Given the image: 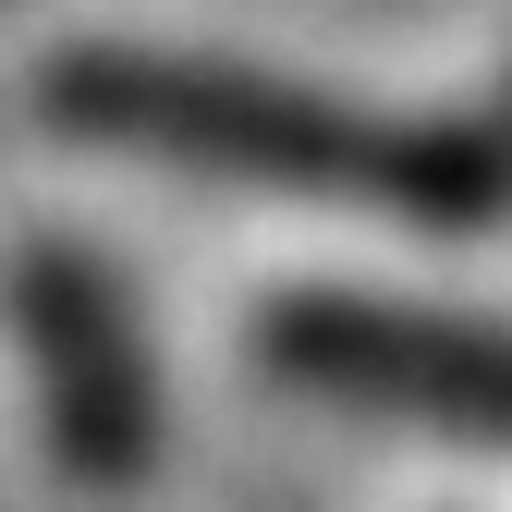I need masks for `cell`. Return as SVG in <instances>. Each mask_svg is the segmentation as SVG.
Masks as SVG:
<instances>
[{"label":"cell","instance_id":"2","mask_svg":"<svg viewBox=\"0 0 512 512\" xmlns=\"http://www.w3.org/2000/svg\"><path fill=\"white\" fill-rule=\"evenodd\" d=\"M269 378L354 415H403L439 439H488L512 452V330L476 317H415V305H366V293H281L256 317Z\"/></svg>","mask_w":512,"mask_h":512},{"label":"cell","instance_id":"1","mask_svg":"<svg viewBox=\"0 0 512 512\" xmlns=\"http://www.w3.org/2000/svg\"><path fill=\"white\" fill-rule=\"evenodd\" d=\"M49 110L98 147H147V159H196V171H244V183H317V196L391 208V220H439L464 232L512 196V159L452 122H391L354 98H317L244 61H171V49H74L49 74Z\"/></svg>","mask_w":512,"mask_h":512},{"label":"cell","instance_id":"3","mask_svg":"<svg viewBox=\"0 0 512 512\" xmlns=\"http://www.w3.org/2000/svg\"><path fill=\"white\" fill-rule=\"evenodd\" d=\"M13 342L49 391V452L74 488H135L159 464V378L135 342V305L86 269L74 244H25L13 256Z\"/></svg>","mask_w":512,"mask_h":512}]
</instances>
